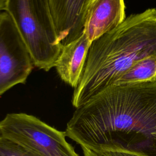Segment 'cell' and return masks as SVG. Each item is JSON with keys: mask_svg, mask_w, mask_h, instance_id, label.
Returning a JSON list of instances; mask_svg holds the SVG:
<instances>
[{"mask_svg": "<svg viewBox=\"0 0 156 156\" xmlns=\"http://www.w3.org/2000/svg\"><path fill=\"white\" fill-rule=\"evenodd\" d=\"M124 0H91L86 14L83 32L92 42L113 30L126 19Z\"/></svg>", "mask_w": 156, "mask_h": 156, "instance_id": "52a82bcc", "label": "cell"}, {"mask_svg": "<svg viewBox=\"0 0 156 156\" xmlns=\"http://www.w3.org/2000/svg\"><path fill=\"white\" fill-rule=\"evenodd\" d=\"M83 153V156H101L99 154L93 152L92 151H90L89 149H87L84 147H82Z\"/></svg>", "mask_w": 156, "mask_h": 156, "instance_id": "7c38bea8", "label": "cell"}, {"mask_svg": "<svg viewBox=\"0 0 156 156\" xmlns=\"http://www.w3.org/2000/svg\"><path fill=\"white\" fill-rule=\"evenodd\" d=\"M99 154L101 156H142L140 155L122 151H104Z\"/></svg>", "mask_w": 156, "mask_h": 156, "instance_id": "8fae6325", "label": "cell"}, {"mask_svg": "<svg viewBox=\"0 0 156 156\" xmlns=\"http://www.w3.org/2000/svg\"><path fill=\"white\" fill-rule=\"evenodd\" d=\"M65 132L96 153L156 156V80L107 87L76 108Z\"/></svg>", "mask_w": 156, "mask_h": 156, "instance_id": "6da1fadb", "label": "cell"}, {"mask_svg": "<svg viewBox=\"0 0 156 156\" xmlns=\"http://www.w3.org/2000/svg\"><path fill=\"white\" fill-rule=\"evenodd\" d=\"M0 134L38 156H79L66 141L65 132L33 115L8 113L0 121Z\"/></svg>", "mask_w": 156, "mask_h": 156, "instance_id": "277c9868", "label": "cell"}, {"mask_svg": "<svg viewBox=\"0 0 156 156\" xmlns=\"http://www.w3.org/2000/svg\"><path fill=\"white\" fill-rule=\"evenodd\" d=\"M156 57V9L133 14L91 42L72 104L76 108L112 85L138 61Z\"/></svg>", "mask_w": 156, "mask_h": 156, "instance_id": "7a4b0ae2", "label": "cell"}, {"mask_svg": "<svg viewBox=\"0 0 156 156\" xmlns=\"http://www.w3.org/2000/svg\"><path fill=\"white\" fill-rule=\"evenodd\" d=\"M91 42L85 33L74 41L62 46L55 67L61 78L73 88L78 85Z\"/></svg>", "mask_w": 156, "mask_h": 156, "instance_id": "ba28073f", "label": "cell"}, {"mask_svg": "<svg viewBox=\"0 0 156 156\" xmlns=\"http://www.w3.org/2000/svg\"><path fill=\"white\" fill-rule=\"evenodd\" d=\"M0 156H38L20 144L0 134Z\"/></svg>", "mask_w": 156, "mask_h": 156, "instance_id": "30bf717a", "label": "cell"}, {"mask_svg": "<svg viewBox=\"0 0 156 156\" xmlns=\"http://www.w3.org/2000/svg\"><path fill=\"white\" fill-rule=\"evenodd\" d=\"M31 55L13 20L0 13V96L24 83L34 66Z\"/></svg>", "mask_w": 156, "mask_h": 156, "instance_id": "5b68a950", "label": "cell"}, {"mask_svg": "<svg viewBox=\"0 0 156 156\" xmlns=\"http://www.w3.org/2000/svg\"><path fill=\"white\" fill-rule=\"evenodd\" d=\"M156 80V57L144 58L134 63L119 76L113 84L152 82Z\"/></svg>", "mask_w": 156, "mask_h": 156, "instance_id": "9c48e42d", "label": "cell"}, {"mask_svg": "<svg viewBox=\"0 0 156 156\" xmlns=\"http://www.w3.org/2000/svg\"><path fill=\"white\" fill-rule=\"evenodd\" d=\"M8 0H0V11L4 10Z\"/></svg>", "mask_w": 156, "mask_h": 156, "instance_id": "4fadbf2b", "label": "cell"}, {"mask_svg": "<svg viewBox=\"0 0 156 156\" xmlns=\"http://www.w3.org/2000/svg\"><path fill=\"white\" fill-rule=\"evenodd\" d=\"M4 10L13 20L34 65L46 71L54 67L62 46L49 0H8Z\"/></svg>", "mask_w": 156, "mask_h": 156, "instance_id": "3957f363", "label": "cell"}, {"mask_svg": "<svg viewBox=\"0 0 156 156\" xmlns=\"http://www.w3.org/2000/svg\"><path fill=\"white\" fill-rule=\"evenodd\" d=\"M91 0H49L58 40L66 45L83 33L85 17Z\"/></svg>", "mask_w": 156, "mask_h": 156, "instance_id": "8992f818", "label": "cell"}]
</instances>
